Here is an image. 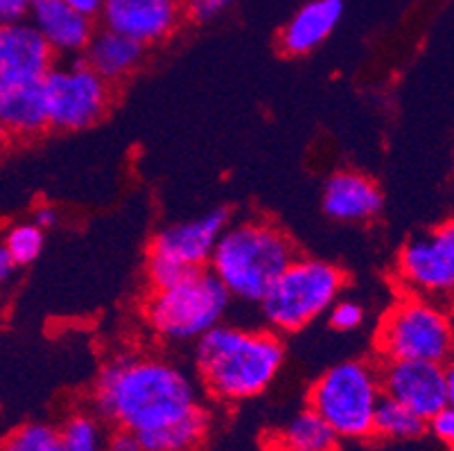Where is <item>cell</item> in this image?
I'll return each mask as SVG.
<instances>
[{"label": "cell", "instance_id": "7c38bea8", "mask_svg": "<svg viewBox=\"0 0 454 451\" xmlns=\"http://www.w3.org/2000/svg\"><path fill=\"white\" fill-rule=\"evenodd\" d=\"M100 19L109 30L150 48L170 39L185 16L181 0H102Z\"/></svg>", "mask_w": 454, "mask_h": 451}, {"label": "cell", "instance_id": "8fae6325", "mask_svg": "<svg viewBox=\"0 0 454 451\" xmlns=\"http://www.w3.org/2000/svg\"><path fill=\"white\" fill-rule=\"evenodd\" d=\"M380 386L382 395L425 420L454 402V370L448 363L385 362L380 368Z\"/></svg>", "mask_w": 454, "mask_h": 451}, {"label": "cell", "instance_id": "277c9868", "mask_svg": "<svg viewBox=\"0 0 454 451\" xmlns=\"http://www.w3.org/2000/svg\"><path fill=\"white\" fill-rule=\"evenodd\" d=\"M231 293L208 268L184 276L168 287L152 289L145 321L168 343H195L224 321Z\"/></svg>", "mask_w": 454, "mask_h": 451}, {"label": "cell", "instance_id": "4dcf8cb0", "mask_svg": "<svg viewBox=\"0 0 454 451\" xmlns=\"http://www.w3.org/2000/svg\"><path fill=\"white\" fill-rule=\"evenodd\" d=\"M61 3L73 7V10H77L80 14L90 16V19H98L102 10V0H61Z\"/></svg>", "mask_w": 454, "mask_h": 451}, {"label": "cell", "instance_id": "52a82bcc", "mask_svg": "<svg viewBox=\"0 0 454 451\" xmlns=\"http://www.w3.org/2000/svg\"><path fill=\"white\" fill-rule=\"evenodd\" d=\"M452 318L439 300L404 293L380 321L378 346L385 362L448 363L452 354Z\"/></svg>", "mask_w": 454, "mask_h": 451}, {"label": "cell", "instance_id": "3957f363", "mask_svg": "<svg viewBox=\"0 0 454 451\" xmlns=\"http://www.w3.org/2000/svg\"><path fill=\"white\" fill-rule=\"evenodd\" d=\"M296 255L290 235L276 223L267 219L229 222L215 244L208 271L224 284L231 298L258 305Z\"/></svg>", "mask_w": 454, "mask_h": 451}, {"label": "cell", "instance_id": "ba28073f", "mask_svg": "<svg viewBox=\"0 0 454 451\" xmlns=\"http://www.w3.org/2000/svg\"><path fill=\"white\" fill-rule=\"evenodd\" d=\"M229 222V210L215 208L201 217L172 223L159 230L147 253V278L152 289L168 287L188 273L208 268L215 244Z\"/></svg>", "mask_w": 454, "mask_h": 451}, {"label": "cell", "instance_id": "7a4b0ae2", "mask_svg": "<svg viewBox=\"0 0 454 451\" xmlns=\"http://www.w3.org/2000/svg\"><path fill=\"white\" fill-rule=\"evenodd\" d=\"M285 346L274 330L224 325L195 341L201 386L220 402H245L262 395L278 377Z\"/></svg>", "mask_w": 454, "mask_h": 451}, {"label": "cell", "instance_id": "ac0fdd59", "mask_svg": "<svg viewBox=\"0 0 454 451\" xmlns=\"http://www.w3.org/2000/svg\"><path fill=\"white\" fill-rule=\"evenodd\" d=\"M0 122L10 138L32 140L51 129L41 82L14 86L0 93Z\"/></svg>", "mask_w": 454, "mask_h": 451}, {"label": "cell", "instance_id": "83f0119b", "mask_svg": "<svg viewBox=\"0 0 454 451\" xmlns=\"http://www.w3.org/2000/svg\"><path fill=\"white\" fill-rule=\"evenodd\" d=\"M30 7L32 0H0V23L27 19Z\"/></svg>", "mask_w": 454, "mask_h": 451}, {"label": "cell", "instance_id": "6da1fadb", "mask_svg": "<svg viewBox=\"0 0 454 451\" xmlns=\"http://www.w3.org/2000/svg\"><path fill=\"white\" fill-rule=\"evenodd\" d=\"M93 407L105 422L140 436L190 416L201 404L195 382L176 363L121 354L95 379Z\"/></svg>", "mask_w": 454, "mask_h": 451}, {"label": "cell", "instance_id": "f1b7e54d", "mask_svg": "<svg viewBox=\"0 0 454 451\" xmlns=\"http://www.w3.org/2000/svg\"><path fill=\"white\" fill-rule=\"evenodd\" d=\"M105 451H145L143 445H140L138 438L131 432H125V429H118L114 436L106 440Z\"/></svg>", "mask_w": 454, "mask_h": 451}, {"label": "cell", "instance_id": "f546056e", "mask_svg": "<svg viewBox=\"0 0 454 451\" xmlns=\"http://www.w3.org/2000/svg\"><path fill=\"white\" fill-rule=\"evenodd\" d=\"M32 222H35L41 230L55 229L57 222H59V214H57V210L52 208V206H39Z\"/></svg>", "mask_w": 454, "mask_h": 451}, {"label": "cell", "instance_id": "484cf974", "mask_svg": "<svg viewBox=\"0 0 454 451\" xmlns=\"http://www.w3.org/2000/svg\"><path fill=\"white\" fill-rule=\"evenodd\" d=\"M233 3L235 0H181L184 16L195 23H208V20L220 19L233 7Z\"/></svg>", "mask_w": 454, "mask_h": 451}, {"label": "cell", "instance_id": "4316f807", "mask_svg": "<svg viewBox=\"0 0 454 451\" xmlns=\"http://www.w3.org/2000/svg\"><path fill=\"white\" fill-rule=\"evenodd\" d=\"M427 432L436 438L439 442H443L445 447L454 445V408L445 407L441 411H436L434 416L427 417Z\"/></svg>", "mask_w": 454, "mask_h": 451}, {"label": "cell", "instance_id": "d4e9b609", "mask_svg": "<svg viewBox=\"0 0 454 451\" xmlns=\"http://www.w3.org/2000/svg\"><path fill=\"white\" fill-rule=\"evenodd\" d=\"M325 314H328L330 328L337 332H353V330L362 328L366 318L364 307L355 300H334Z\"/></svg>", "mask_w": 454, "mask_h": 451}, {"label": "cell", "instance_id": "2e32d148", "mask_svg": "<svg viewBox=\"0 0 454 451\" xmlns=\"http://www.w3.org/2000/svg\"><path fill=\"white\" fill-rule=\"evenodd\" d=\"M341 16L344 0H308L280 30V50L290 57L308 55L328 41V36L337 30Z\"/></svg>", "mask_w": 454, "mask_h": 451}, {"label": "cell", "instance_id": "4fadbf2b", "mask_svg": "<svg viewBox=\"0 0 454 451\" xmlns=\"http://www.w3.org/2000/svg\"><path fill=\"white\" fill-rule=\"evenodd\" d=\"M55 61V52L30 20L0 23V93L41 82Z\"/></svg>", "mask_w": 454, "mask_h": 451}, {"label": "cell", "instance_id": "cb8c5ba5", "mask_svg": "<svg viewBox=\"0 0 454 451\" xmlns=\"http://www.w3.org/2000/svg\"><path fill=\"white\" fill-rule=\"evenodd\" d=\"M45 230H41L35 222L16 223L7 230L5 239H3V246L7 248V253L12 255L16 267H23V264H32L43 251L45 244Z\"/></svg>", "mask_w": 454, "mask_h": 451}, {"label": "cell", "instance_id": "ffe728a7", "mask_svg": "<svg viewBox=\"0 0 454 451\" xmlns=\"http://www.w3.org/2000/svg\"><path fill=\"white\" fill-rule=\"evenodd\" d=\"M427 433V420L414 413L411 408L403 407L391 397H380L378 408L373 416V429L371 438L389 442H410L419 440Z\"/></svg>", "mask_w": 454, "mask_h": 451}, {"label": "cell", "instance_id": "7402d4cb", "mask_svg": "<svg viewBox=\"0 0 454 451\" xmlns=\"http://www.w3.org/2000/svg\"><path fill=\"white\" fill-rule=\"evenodd\" d=\"M0 451H61L59 429L48 422H27L0 440Z\"/></svg>", "mask_w": 454, "mask_h": 451}, {"label": "cell", "instance_id": "d6986e66", "mask_svg": "<svg viewBox=\"0 0 454 451\" xmlns=\"http://www.w3.org/2000/svg\"><path fill=\"white\" fill-rule=\"evenodd\" d=\"M210 417L204 408H197L181 420L136 436L145 451H197L208 433Z\"/></svg>", "mask_w": 454, "mask_h": 451}, {"label": "cell", "instance_id": "9c48e42d", "mask_svg": "<svg viewBox=\"0 0 454 451\" xmlns=\"http://www.w3.org/2000/svg\"><path fill=\"white\" fill-rule=\"evenodd\" d=\"M51 129L82 131L100 122L114 102V86L82 57L52 64L41 80Z\"/></svg>", "mask_w": 454, "mask_h": 451}, {"label": "cell", "instance_id": "9a60e30c", "mask_svg": "<svg viewBox=\"0 0 454 451\" xmlns=\"http://www.w3.org/2000/svg\"><path fill=\"white\" fill-rule=\"evenodd\" d=\"M324 213L340 223H366L382 213L385 198L378 183L360 172L333 174L324 185Z\"/></svg>", "mask_w": 454, "mask_h": 451}, {"label": "cell", "instance_id": "30bf717a", "mask_svg": "<svg viewBox=\"0 0 454 451\" xmlns=\"http://www.w3.org/2000/svg\"><path fill=\"white\" fill-rule=\"evenodd\" d=\"M398 280L407 293L439 298L448 296L454 287V226L445 222L436 229L407 239L400 248Z\"/></svg>", "mask_w": 454, "mask_h": 451}, {"label": "cell", "instance_id": "8992f818", "mask_svg": "<svg viewBox=\"0 0 454 451\" xmlns=\"http://www.w3.org/2000/svg\"><path fill=\"white\" fill-rule=\"evenodd\" d=\"M344 284L337 264L296 255L260 298V312L276 334L299 332L328 312Z\"/></svg>", "mask_w": 454, "mask_h": 451}, {"label": "cell", "instance_id": "44dd1931", "mask_svg": "<svg viewBox=\"0 0 454 451\" xmlns=\"http://www.w3.org/2000/svg\"><path fill=\"white\" fill-rule=\"evenodd\" d=\"M285 451H337L340 438L312 408L296 413L280 436Z\"/></svg>", "mask_w": 454, "mask_h": 451}, {"label": "cell", "instance_id": "603a6c76", "mask_svg": "<svg viewBox=\"0 0 454 451\" xmlns=\"http://www.w3.org/2000/svg\"><path fill=\"white\" fill-rule=\"evenodd\" d=\"M61 451H102V424L93 413H73L59 429Z\"/></svg>", "mask_w": 454, "mask_h": 451}, {"label": "cell", "instance_id": "1f68e13d", "mask_svg": "<svg viewBox=\"0 0 454 451\" xmlns=\"http://www.w3.org/2000/svg\"><path fill=\"white\" fill-rule=\"evenodd\" d=\"M14 268H16L14 260H12V255L7 253V248L0 244V284H5L7 280L12 278Z\"/></svg>", "mask_w": 454, "mask_h": 451}, {"label": "cell", "instance_id": "5bb4252c", "mask_svg": "<svg viewBox=\"0 0 454 451\" xmlns=\"http://www.w3.org/2000/svg\"><path fill=\"white\" fill-rule=\"evenodd\" d=\"M27 20L41 39L51 45L55 57L61 55L68 59L82 57L95 32V19L80 14L61 0H32Z\"/></svg>", "mask_w": 454, "mask_h": 451}, {"label": "cell", "instance_id": "5b68a950", "mask_svg": "<svg viewBox=\"0 0 454 451\" xmlns=\"http://www.w3.org/2000/svg\"><path fill=\"white\" fill-rule=\"evenodd\" d=\"M382 386L380 370L362 359H346L324 370L308 391V408L340 440H369Z\"/></svg>", "mask_w": 454, "mask_h": 451}, {"label": "cell", "instance_id": "d6a6232c", "mask_svg": "<svg viewBox=\"0 0 454 451\" xmlns=\"http://www.w3.org/2000/svg\"><path fill=\"white\" fill-rule=\"evenodd\" d=\"M10 134H7L5 131V127H3V122H0V152H3V149L7 147V144H10Z\"/></svg>", "mask_w": 454, "mask_h": 451}, {"label": "cell", "instance_id": "e0dca14e", "mask_svg": "<svg viewBox=\"0 0 454 451\" xmlns=\"http://www.w3.org/2000/svg\"><path fill=\"white\" fill-rule=\"evenodd\" d=\"M145 50L147 48H143L138 41L102 25L100 30H95L90 41L86 43L82 59L100 74L102 80L115 86L118 82H125L129 74L136 73V68L143 64Z\"/></svg>", "mask_w": 454, "mask_h": 451}]
</instances>
